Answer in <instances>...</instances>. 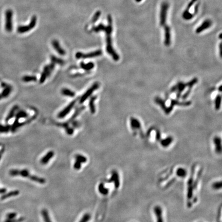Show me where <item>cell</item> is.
Returning <instances> with one entry per match:
<instances>
[{"mask_svg":"<svg viewBox=\"0 0 222 222\" xmlns=\"http://www.w3.org/2000/svg\"><path fill=\"white\" fill-rule=\"evenodd\" d=\"M191 104V102L190 101H179L178 99H171L170 105L169 107H167L166 108V110L165 112V113L166 114H169L171 112L172 109H173V107L175 105H178V106H189Z\"/></svg>","mask_w":222,"mask_h":222,"instance_id":"5","label":"cell"},{"mask_svg":"<svg viewBox=\"0 0 222 222\" xmlns=\"http://www.w3.org/2000/svg\"><path fill=\"white\" fill-rule=\"evenodd\" d=\"M98 191L100 194L103 195H106L108 193V189L104 187V183H100L98 186Z\"/></svg>","mask_w":222,"mask_h":222,"instance_id":"30","label":"cell"},{"mask_svg":"<svg viewBox=\"0 0 222 222\" xmlns=\"http://www.w3.org/2000/svg\"><path fill=\"white\" fill-rule=\"evenodd\" d=\"M173 138L171 136H169L165 139H163L160 141L161 144L164 147L169 146L173 142Z\"/></svg>","mask_w":222,"mask_h":222,"instance_id":"22","label":"cell"},{"mask_svg":"<svg viewBox=\"0 0 222 222\" xmlns=\"http://www.w3.org/2000/svg\"><path fill=\"white\" fill-rule=\"evenodd\" d=\"M101 13L100 11H97L95 14V15H94L93 17L92 18V23H96V22H97V20L99 19V18H100V16H101Z\"/></svg>","mask_w":222,"mask_h":222,"instance_id":"43","label":"cell"},{"mask_svg":"<svg viewBox=\"0 0 222 222\" xmlns=\"http://www.w3.org/2000/svg\"><path fill=\"white\" fill-rule=\"evenodd\" d=\"M7 219H13L15 218L17 216V213H15V212H11V213H8L7 214Z\"/></svg>","mask_w":222,"mask_h":222,"instance_id":"48","label":"cell"},{"mask_svg":"<svg viewBox=\"0 0 222 222\" xmlns=\"http://www.w3.org/2000/svg\"><path fill=\"white\" fill-rule=\"evenodd\" d=\"M130 126L131 129L133 131H136L138 130L142 132L140 122L137 119L131 117L130 119Z\"/></svg>","mask_w":222,"mask_h":222,"instance_id":"18","label":"cell"},{"mask_svg":"<svg viewBox=\"0 0 222 222\" xmlns=\"http://www.w3.org/2000/svg\"><path fill=\"white\" fill-rule=\"evenodd\" d=\"M24 220V218L23 217H20L18 219L13 218V219H7L5 222H22Z\"/></svg>","mask_w":222,"mask_h":222,"instance_id":"46","label":"cell"},{"mask_svg":"<svg viewBox=\"0 0 222 222\" xmlns=\"http://www.w3.org/2000/svg\"><path fill=\"white\" fill-rule=\"evenodd\" d=\"M176 175L180 178H184L187 175V170L183 168H178L176 171Z\"/></svg>","mask_w":222,"mask_h":222,"instance_id":"26","label":"cell"},{"mask_svg":"<svg viewBox=\"0 0 222 222\" xmlns=\"http://www.w3.org/2000/svg\"><path fill=\"white\" fill-rule=\"evenodd\" d=\"M55 64L53 62H52L50 64L44 66L43 71L41 74V76L40 79V83H43L46 80L47 77L50 76L51 73L54 69L55 67Z\"/></svg>","mask_w":222,"mask_h":222,"instance_id":"6","label":"cell"},{"mask_svg":"<svg viewBox=\"0 0 222 222\" xmlns=\"http://www.w3.org/2000/svg\"><path fill=\"white\" fill-rule=\"evenodd\" d=\"M81 67L85 70H90L94 67V64L92 62H89L87 64H85L83 62L80 63Z\"/></svg>","mask_w":222,"mask_h":222,"instance_id":"31","label":"cell"},{"mask_svg":"<svg viewBox=\"0 0 222 222\" xmlns=\"http://www.w3.org/2000/svg\"><path fill=\"white\" fill-rule=\"evenodd\" d=\"M19 193H20V192H19V190H14V191H12L9 192L8 193H6V194H5L1 196V199L2 200H5V199H8V198H10V197H11V196H17V195H19Z\"/></svg>","mask_w":222,"mask_h":222,"instance_id":"28","label":"cell"},{"mask_svg":"<svg viewBox=\"0 0 222 222\" xmlns=\"http://www.w3.org/2000/svg\"><path fill=\"white\" fill-rule=\"evenodd\" d=\"M194 170H195V168L194 167L193 168H192V172H191L190 177L189 178L188 181V183H187V200H188V206L190 203L191 200L193 198L194 190L196 188V186L198 184L197 182L198 181H198H194Z\"/></svg>","mask_w":222,"mask_h":222,"instance_id":"3","label":"cell"},{"mask_svg":"<svg viewBox=\"0 0 222 222\" xmlns=\"http://www.w3.org/2000/svg\"><path fill=\"white\" fill-rule=\"evenodd\" d=\"M85 108V106H81L80 107H79L78 109H77L75 111V112L74 113V114H73V115L71 116V117L69 119V120H68V121L67 122V123H69L71 122H72L74 121V119H75L78 115L79 114L81 113V112L82 110H83Z\"/></svg>","mask_w":222,"mask_h":222,"instance_id":"27","label":"cell"},{"mask_svg":"<svg viewBox=\"0 0 222 222\" xmlns=\"http://www.w3.org/2000/svg\"><path fill=\"white\" fill-rule=\"evenodd\" d=\"M19 108V106L18 105H15L14 106H13V107L11 108V109L10 110V112L8 115V116H7L6 118V121L7 122L10 119H11L13 117H14L16 111Z\"/></svg>","mask_w":222,"mask_h":222,"instance_id":"32","label":"cell"},{"mask_svg":"<svg viewBox=\"0 0 222 222\" xmlns=\"http://www.w3.org/2000/svg\"><path fill=\"white\" fill-rule=\"evenodd\" d=\"M102 54V51L99 50L88 54H84L81 52H77L75 55V57L78 59H88V58H93L96 57H98L101 56Z\"/></svg>","mask_w":222,"mask_h":222,"instance_id":"8","label":"cell"},{"mask_svg":"<svg viewBox=\"0 0 222 222\" xmlns=\"http://www.w3.org/2000/svg\"><path fill=\"white\" fill-rule=\"evenodd\" d=\"M96 96H93L90 98L89 101V107L91 110V112L92 114H95L96 112V107L95 105V101L96 100Z\"/></svg>","mask_w":222,"mask_h":222,"instance_id":"25","label":"cell"},{"mask_svg":"<svg viewBox=\"0 0 222 222\" xmlns=\"http://www.w3.org/2000/svg\"><path fill=\"white\" fill-rule=\"evenodd\" d=\"M53 47L54 48L55 51L60 55L64 56L65 55V52L60 46L59 41L57 40H53L52 42Z\"/></svg>","mask_w":222,"mask_h":222,"instance_id":"17","label":"cell"},{"mask_svg":"<svg viewBox=\"0 0 222 222\" xmlns=\"http://www.w3.org/2000/svg\"><path fill=\"white\" fill-rule=\"evenodd\" d=\"M154 213L156 219V222H164L163 209L159 206H156L154 208Z\"/></svg>","mask_w":222,"mask_h":222,"instance_id":"16","label":"cell"},{"mask_svg":"<svg viewBox=\"0 0 222 222\" xmlns=\"http://www.w3.org/2000/svg\"><path fill=\"white\" fill-rule=\"evenodd\" d=\"M76 160L79 162L80 163H85L87 162V158L81 154H77L75 156Z\"/></svg>","mask_w":222,"mask_h":222,"instance_id":"40","label":"cell"},{"mask_svg":"<svg viewBox=\"0 0 222 222\" xmlns=\"http://www.w3.org/2000/svg\"><path fill=\"white\" fill-rule=\"evenodd\" d=\"M6 191V189L5 188L0 189V193H4Z\"/></svg>","mask_w":222,"mask_h":222,"instance_id":"50","label":"cell"},{"mask_svg":"<svg viewBox=\"0 0 222 222\" xmlns=\"http://www.w3.org/2000/svg\"><path fill=\"white\" fill-rule=\"evenodd\" d=\"M51 59L52 62H53L55 64H59L62 65L64 63V61L63 60H62L60 58H58L56 57H55V56H51Z\"/></svg>","mask_w":222,"mask_h":222,"instance_id":"38","label":"cell"},{"mask_svg":"<svg viewBox=\"0 0 222 222\" xmlns=\"http://www.w3.org/2000/svg\"><path fill=\"white\" fill-rule=\"evenodd\" d=\"M54 152L53 151H50L47 152V153L40 160V163L42 165H46L48 163L50 160L54 156Z\"/></svg>","mask_w":222,"mask_h":222,"instance_id":"20","label":"cell"},{"mask_svg":"<svg viewBox=\"0 0 222 222\" xmlns=\"http://www.w3.org/2000/svg\"><path fill=\"white\" fill-rule=\"evenodd\" d=\"M154 101L156 104H157L158 105H159L161 106L162 109L164 111V112H165L166 110L167 107V106L166 105L165 101L161 98H159L158 97L155 98Z\"/></svg>","mask_w":222,"mask_h":222,"instance_id":"24","label":"cell"},{"mask_svg":"<svg viewBox=\"0 0 222 222\" xmlns=\"http://www.w3.org/2000/svg\"><path fill=\"white\" fill-rule=\"evenodd\" d=\"M11 129V127L9 125L3 126L0 125V133H7Z\"/></svg>","mask_w":222,"mask_h":222,"instance_id":"41","label":"cell"},{"mask_svg":"<svg viewBox=\"0 0 222 222\" xmlns=\"http://www.w3.org/2000/svg\"><path fill=\"white\" fill-rule=\"evenodd\" d=\"M221 102V96L220 95L218 94L215 99V107L216 110H218L220 108Z\"/></svg>","mask_w":222,"mask_h":222,"instance_id":"36","label":"cell"},{"mask_svg":"<svg viewBox=\"0 0 222 222\" xmlns=\"http://www.w3.org/2000/svg\"><path fill=\"white\" fill-rule=\"evenodd\" d=\"M221 47H222L221 43H220L219 44V55H220V57H221V55H222V52H221L222 48H221Z\"/></svg>","mask_w":222,"mask_h":222,"instance_id":"49","label":"cell"},{"mask_svg":"<svg viewBox=\"0 0 222 222\" xmlns=\"http://www.w3.org/2000/svg\"><path fill=\"white\" fill-rule=\"evenodd\" d=\"M219 38L220 39H221V33H220L219 34Z\"/></svg>","mask_w":222,"mask_h":222,"instance_id":"53","label":"cell"},{"mask_svg":"<svg viewBox=\"0 0 222 222\" xmlns=\"http://www.w3.org/2000/svg\"><path fill=\"white\" fill-rule=\"evenodd\" d=\"M2 98H3V97H2V95H1V94H0V100H1Z\"/></svg>","mask_w":222,"mask_h":222,"instance_id":"54","label":"cell"},{"mask_svg":"<svg viewBox=\"0 0 222 222\" xmlns=\"http://www.w3.org/2000/svg\"><path fill=\"white\" fill-rule=\"evenodd\" d=\"M197 1V0H191V1L188 4L186 9L184 10L182 14V18L183 19L186 20H189L192 19L195 15L194 14H191L189 13V10L193 4Z\"/></svg>","mask_w":222,"mask_h":222,"instance_id":"11","label":"cell"},{"mask_svg":"<svg viewBox=\"0 0 222 222\" xmlns=\"http://www.w3.org/2000/svg\"><path fill=\"white\" fill-rule=\"evenodd\" d=\"M2 85L3 88H4V89L3 91L2 92L1 95L3 97V98H6L8 97L12 91V87L10 85H9L5 83H3L2 84Z\"/></svg>","mask_w":222,"mask_h":222,"instance_id":"21","label":"cell"},{"mask_svg":"<svg viewBox=\"0 0 222 222\" xmlns=\"http://www.w3.org/2000/svg\"><path fill=\"white\" fill-rule=\"evenodd\" d=\"M77 100L78 99H76L75 100L72 101L68 105L66 106V107H65L62 111H61V112L58 115V118H63L65 117L66 116H67V115L70 112L71 110L72 109L73 106H75L76 103L77 102Z\"/></svg>","mask_w":222,"mask_h":222,"instance_id":"12","label":"cell"},{"mask_svg":"<svg viewBox=\"0 0 222 222\" xmlns=\"http://www.w3.org/2000/svg\"><path fill=\"white\" fill-rule=\"evenodd\" d=\"M107 22L108 25L105 26L102 24H100L96 27L93 28V30L98 32L101 31H103L105 32L106 35V50L107 53L112 56L113 59L116 61H117L119 60L120 57L118 55V54L114 50L113 45H112V33L113 31V25H112V18L110 15H108L107 16Z\"/></svg>","mask_w":222,"mask_h":222,"instance_id":"1","label":"cell"},{"mask_svg":"<svg viewBox=\"0 0 222 222\" xmlns=\"http://www.w3.org/2000/svg\"><path fill=\"white\" fill-rule=\"evenodd\" d=\"M28 178H29L30 180H31L33 181L38 182L39 183H41V184H43L45 183L46 182V180L42 178V177H40L39 176H37L36 175H30V176H29Z\"/></svg>","mask_w":222,"mask_h":222,"instance_id":"23","label":"cell"},{"mask_svg":"<svg viewBox=\"0 0 222 222\" xmlns=\"http://www.w3.org/2000/svg\"><path fill=\"white\" fill-rule=\"evenodd\" d=\"M13 12L11 9H8L5 13V29L8 32H11L13 28Z\"/></svg>","mask_w":222,"mask_h":222,"instance_id":"7","label":"cell"},{"mask_svg":"<svg viewBox=\"0 0 222 222\" xmlns=\"http://www.w3.org/2000/svg\"><path fill=\"white\" fill-rule=\"evenodd\" d=\"M212 21L209 20V19H207L205 20L203 23L199 27L197 28V29H196V33H200L201 32H203V31H204L205 30L209 28V27H210L212 25Z\"/></svg>","mask_w":222,"mask_h":222,"instance_id":"15","label":"cell"},{"mask_svg":"<svg viewBox=\"0 0 222 222\" xmlns=\"http://www.w3.org/2000/svg\"><path fill=\"white\" fill-rule=\"evenodd\" d=\"M212 188L214 190H220L221 188V182L220 181H216L212 183Z\"/></svg>","mask_w":222,"mask_h":222,"instance_id":"42","label":"cell"},{"mask_svg":"<svg viewBox=\"0 0 222 222\" xmlns=\"http://www.w3.org/2000/svg\"><path fill=\"white\" fill-rule=\"evenodd\" d=\"M81 168V163H80L79 162L76 160V162L73 165V168L76 170H79Z\"/></svg>","mask_w":222,"mask_h":222,"instance_id":"47","label":"cell"},{"mask_svg":"<svg viewBox=\"0 0 222 222\" xmlns=\"http://www.w3.org/2000/svg\"><path fill=\"white\" fill-rule=\"evenodd\" d=\"M36 23V17L35 16L32 17L30 23L26 26H20L18 27L17 31L20 33H23L28 32L33 29Z\"/></svg>","mask_w":222,"mask_h":222,"instance_id":"9","label":"cell"},{"mask_svg":"<svg viewBox=\"0 0 222 222\" xmlns=\"http://www.w3.org/2000/svg\"><path fill=\"white\" fill-rule=\"evenodd\" d=\"M24 125H25V123H20L19 122V119H17L16 118V120L14 123V124L13 125L12 127H11V130L12 131V132L14 133L16 131V130H17L18 128H19V127L23 126Z\"/></svg>","mask_w":222,"mask_h":222,"instance_id":"33","label":"cell"},{"mask_svg":"<svg viewBox=\"0 0 222 222\" xmlns=\"http://www.w3.org/2000/svg\"><path fill=\"white\" fill-rule=\"evenodd\" d=\"M91 218V215L89 213H85L81 218L79 222H88Z\"/></svg>","mask_w":222,"mask_h":222,"instance_id":"44","label":"cell"},{"mask_svg":"<svg viewBox=\"0 0 222 222\" xmlns=\"http://www.w3.org/2000/svg\"><path fill=\"white\" fill-rule=\"evenodd\" d=\"M108 182H113L116 188H118L120 186V178L118 172L114 170L112 172V176L108 180Z\"/></svg>","mask_w":222,"mask_h":222,"instance_id":"13","label":"cell"},{"mask_svg":"<svg viewBox=\"0 0 222 222\" xmlns=\"http://www.w3.org/2000/svg\"><path fill=\"white\" fill-rule=\"evenodd\" d=\"M58 125L60 126H61V127H63V128L65 129L66 132V133H67V134H68V135H71V134H73V129H72V128H70L69 127L68 123L66 122V123L60 124H59Z\"/></svg>","mask_w":222,"mask_h":222,"instance_id":"35","label":"cell"},{"mask_svg":"<svg viewBox=\"0 0 222 222\" xmlns=\"http://www.w3.org/2000/svg\"><path fill=\"white\" fill-rule=\"evenodd\" d=\"M165 30V41L164 43L166 46H169L171 42V29L170 26L165 25L164 26Z\"/></svg>","mask_w":222,"mask_h":222,"instance_id":"14","label":"cell"},{"mask_svg":"<svg viewBox=\"0 0 222 222\" xmlns=\"http://www.w3.org/2000/svg\"><path fill=\"white\" fill-rule=\"evenodd\" d=\"M28 115L26 112L24 110H21L17 113L16 115V119L19 120V119L22 118H26L28 117Z\"/></svg>","mask_w":222,"mask_h":222,"instance_id":"39","label":"cell"},{"mask_svg":"<svg viewBox=\"0 0 222 222\" xmlns=\"http://www.w3.org/2000/svg\"><path fill=\"white\" fill-rule=\"evenodd\" d=\"M221 88H222V85H220L219 87V88H218V91L219 92H221Z\"/></svg>","mask_w":222,"mask_h":222,"instance_id":"51","label":"cell"},{"mask_svg":"<svg viewBox=\"0 0 222 222\" xmlns=\"http://www.w3.org/2000/svg\"><path fill=\"white\" fill-rule=\"evenodd\" d=\"M198 79L194 78L187 83H184L183 82H179L176 85L172 87L170 90V93L176 92V99H179L181 97V93L186 88H193V87L197 83Z\"/></svg>","mask_w":222,"mask_h":222,"instance_id":"2","label":"cell"},{"mask_svg":"<svg viewBox=\"0 0 222 222\" xmlns=\"http://www.w3.org/2000/svg\"><path fill=\"white\" fill-rule=\"evenodd\" d=\"M1 154H0V159H1Z\"/></svg>","mask_w":222,"mask_h":222,"instance_id":"55","label":"cell"},{"mask_svg":"<svg viewBox=\"0 0 222 222\" xmlns=\"http://www.w3.org/2000/svg\"><path fill=\"white\" fill-rule=\"evenodd\" d=\"M41 214L43 216L44 222H52V220L50 218V216L49 215L48 212L46 209H43L41 211Z\"/></svg>","mask_w":222,"mask_h":222,"instance_id":"34","label":"cell"},{"mask_svg":"<svg viewBox=\"0 0 222 222\" xmlns=\"http://www.w3.org/2000/svg\"><path fill=\"white\" fill-rule=\"evenodd\" d=\"M169 7V4L166 2H164L162 4L159 16V25L162 27H164L166 25L167 12Z\"/></svg>","mask_w":222,"mask_h":222,"instance_id":"4","label":"cell"},{"mask_svg":"<svg viewBox=\"0 0 222 222\" xmlns=\"http://www.w3.org/2000/svg\"><path fill=\"white\" fill-rule=\"evenodd\" d=\"M37 78L34 76H25L22 78V80L25 82L36 81Z\"/></svg>","mask_w":222,"mask_h":222,"instance_id":"37","label":"cell"},{"mask_svg":"<svg viewBox=\"0 0 222 222\" xmlns=\"http://www.w3.org/2000/svg\"><path fill=\"white\" fill-rule=\"evenodd\" d=\"M192 88H188V90H187L186 92H185L184 94L182 96L181 98H182V99L183 100H186V99L188 97V96H189V95H190V93H191V90H192Z\"/></svg>","mask_w":222,"mask_h":222,"instance_id":"45","label":"cell"},{"mask_svg":"<svg viewBox=\"0 0 222 222\" xmlns=\"http://www.w3.org/2000/svg\"><path fill=\"white\" fill-rule=\"evenodd\" d=\"M61 94L65 96L73 97L75 96V93L68 89H63L61 90Z\"/></svg>","mask_w":222,"mask_h":222,"instance_id":"29","label":"cell"},{"mask_svg":"<svg viewBox=\"0 0 222 222\" xmlns=\"http://www.w3.org/2000/svg\"><path fill=\"white\" fill-rule=\"evenodd\" d=\"M213 142L215 145V151L218 154L221 153V140L220 137H215L213 138Z\"/></svg>","mask_w":222,"mask_h":222,"instance_id":"19","label":"cell"},{"mask_svg":"<svg viewBox=\"0 0 222 222\" xmlns=\"http://www.w3.org/2000/svg\"><path fill=\"white\" fill-rule=\"evenodd\" d=\"M99 87V84L98 82H96L94 83L92 87L89 88L86 92L81 97L80 100H79V103L82 104L87 99H88V98L92 95V94L93 93V92L96 91Z\"/></svg>","mask_w":222,"mask_h":222,"instance_id":"10","label":"cell"},{"mask_svg":"<svg viewBox=\"0 0 222 222\" xmlns=\"http://www.w3.org/2000/svg\"><path fill=\"white\" fill-rule=\"evenodd\" d=\"M141 1H142V0H135V1H136V2H137V3L140 2Z\"/></svg>","mask_w":222,"mask_h":222,"instance_id":"52","label":"cell"}]
</instances>
